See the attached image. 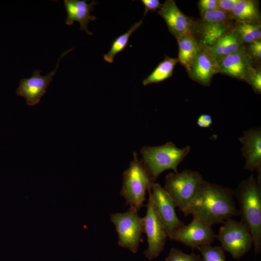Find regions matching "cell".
<instances>
[{
    "label": "cell",
    "instance_id": "1",
    "mask_svg": "<svg viewBox=\"0 0 261 261\" xmlns=\"http://www.w3.org/2000/svg\"><path fill=\"white\" fill-rule=\"evenodd\" d=\"M233 190L204 180L184 215H192L212 227L237 217Z\"/></svg>",
    "mask_w": 261,
    "mask_h": 261
},
{
    "label": "cell",
    "instance_id": "2",
    "mask_svg": "<svg viewBox=\"0 0 261 261\" xmlns=\"http://www.w3.org/2000/svg\"><path fill=\"white\" fill-rule=\"evenodd\" d=\"M239 206L241 221L249 230L254 251L261 250V182L253 174L240 182L233 191Z\"/></svg>",
    "mask_w": 261,
    "mask_h": 261
},
{
    "label": "cell",
    "instance_id": "3",
    "mask_svg": "<svg viewBox=\"0 0 261 261\" xmlns=\"http://www.w3.org/2000/svg\"><path fill=\"white\" fill-rule=\"evenodd\" d=\"M122 176L120 194L130 207L139 210L144 204L146 191L155 181L136 152H133L132 160Z\"/></svg>",
    "mask_w": 261,
    "mask_h": 261
},
{
    "label": "cell",
    "instance_id": "4",
    "mask_svg": "<svg viewBox=\"0 0 261 261\" xmlns=\"http://www.w3.org/2000/svg\"><path fill=\"white\" fill-rule=\"evenodd\" d=\"M190 151V146L177 147L172 142L159 146H145L141 150L142 161L148 169L154 181L160 174L167 170L178 173L179 165Z\"/></svg>",
    "mask_w": 261,
    "mask_h": 261
},
{
    "label": "cell",
    "instance_id": "5",
    "mask_svg": "<svg viewBox=\"0 0 261 261\" xmlns=\"http://www.w3.org/2000/svg\"><path fill=\"white\" fill-rule=\"evenodd\" d=\"M204 180L198 171L185 169L167 174L164 188L185 214Z\"/></svg>",
    "mask_w": 261,
    "mask_h": 261
},
{
    "label": "cell",
    "instance_id": "6",
    "mask_svg": "<svg viewBox=\"0 0 261 261\" xmlns=\"http://www.w3.org/2000/svg\"><path fill=\"white\" fill-rule=\"evenodd\" d=\"M138 210L130 207L124 213H113L110 220L114 225L118 236V245L127 248L133 253L137 252L144 233V218Z\"/></svg>",
    "mask_w": 261,
    "mask_h": 261
},
{
    "label": "cell",
    "instance_id": "7",
    "mask_svg": "<svg viewBox=\"0 0 261 261\" xmlns=\"http://www.w3.org/2000/svg\"><path fill=\"white\" fill-rule=\"evenodd\" d=\"M224 251L238 260L252 248L253 244L251 234L246 226L241 221L227 219L216 235Z\"/></svg>",
    "mask_w": 261,
    "mask_h": 261
},
{
    "label": "cell",
    "instance_id": "8",
    "mask_svg": "<svg viewBox=\"0 0 261 261\" xmlns=\"http://www.w3.org/2000/svg\"><path fill=\"white\" fill-rule=\"evenodd\" d=\"M148 192L167 236L171 239L175 232L184 225L176 214V206L171 197L159 184L154 182Z\"/></svg>",
    "mask_w": 261,
    "mask_h": 261
},
{
    "label": "cell",
    "instance_id": "9",
    "mask_svg": "<svg viewBox=\"0 0 261 261\" xmlns=\"http://www.w3.org/2000/svg\"><path fill=\"white\" fill-rule=\"evenodd\" d=\"M149 194L144 220V232L147 236L148 246L144 252L149 260L156 258L163 251L167 236L164 227L156 214Z\"/></svg>",
    "mask_w": 261,
    "mask_h": 261
},
{
    "label": "cell",
    "instance_id": "10",
    "mask_svg": "<svg viewBox=\"0 0 261 261\" xmlns=\"http://www.w3.org/2000/svg\"><path fill=\"white\" fill-rule=\"evenodd\" d=\"M195 217L188 225H184L173 234L171 240L184 244L192 249L210 245L216 238L211 228Z\"/></svg>",
    "mask_w": 261,
    "mask_h": 261
},
{
    "label": "cell",
    "instance_id": "11",
    "mask_svg": "<svg viewBox=\"0 0 261 261\" xmlns=\"http://www.w3.org/2000/svg\"><path fill=\"white\" fill-rule=\"evenodd\" d=\"M72 50V49H71L62 54L58 60L56 68L54 71L42 76L40 74L41 71L36 70L33 72V74L30 78L21 79L16 90V95L24 97L27 104L29 106H34L38 103L41 97L45 93L46 88L52 81L60 59Z\"/></svg>",
    "mask_w": 261,
    "mask_h": 261
},
{
    "label": "cell",
    "instance_id": "12",
    "mask_svg": "<svg viewBox=\"0 0 261 261\" xmlns=\"http://www.w3.org/2000/svg\"><path fill=\"white\" fill-rule=\"evenodd\" d=\"M242 144V154L245 159L244 169L256 171L258 181L261 182V128H250L239 138Z\"/></svg>",
    "mask_w": 261,
    "mask_h": 261
},
{
    "label": "cell",
    "instance_id": "13",
    "mask_svg": "<svg viewBox=\"0 0 261 261\" xmlns=\"http://www.w3.org/2000/svg\"><path fill=\"white\" fill-rule=\"evenodd\" d=\"M200 45L188 73L193 80L203 86H208L213 76L219 72L218 61L207 47Z\"/></svg>",
    "mask_w": 261,
    "mask_h": 261
},
{
    "label": "cell",
    "instance_id": "14",
    "mask_svg": "<svg viewBox=\"0 0 261 261\" xmlns=\"http://www.w3.org/2000/svg\"><path fill=\"white\" fill-rule=\"evenodd\" d=\"M158 14L164 20L169 31L176 39L186 33L194 32L193 21L180 10L174 0H165Z\"/></svg>",
    "mask_w": 261,
    "mask_h": 261
},
{
    "label": "cell",
    "instance_id": "15",
    "mask_svg": "<svg viewBox=\"0 0 261 261\" xmlns=\"http://www.w3.org/2000/svg\"><path fill=\"white\" fill-rule=\"evenodd\" d=\"M219 72L245 81L254 68L252 58L244 47L218 62Z\"/></svg>",
    "mask_w": 261,
    "mask_h": 261
},
{
    "label": "cell",
    "instance_id": "16",
    "mask_svg": "<svg viewBox=\"0 0 261 261\" xmlns=\"http://www.w3.org/2000/svg\"><path fill=\"white\" fill-rule=\"evenodd\" d=\"M87 0H65L64 6L67 12V17L65 23L72 25L74 22L77 21L80 24V29L85 30L87 34L92 35L89 31L87 25L90 21H94L96 18L94 15L90 14L93 10V6L97 3L92 1L87 3Z\"/></svg>",
    "mask_w": 261,
    "mask_h": 261
},
{
    "label": "cell",
    "instance_id": "17",
    "mask_svg": "<svg viewBox=\"0 0 261 261\" xmlns=\"http://www.w3.org/2000/svg\"><path fill=\"white\" fill-rule=\"evenodd\" d=\"M243 44L240 37L233 27L213 45L207 47L211 54L219 62L225 57L241 48L243 47Z\"/></svg>",
    "mask_w": 261,
    "mask_h": 261
},
{
    "label": "cell",
    "instance_id": "18",
    "mask_svg": "<svg viewBox=\"0 0 261 261\" xmlns=\"http://www.w3.org/2000/svg\"><path fill=\"white\" fill-rule=\"evenodd\" d=\"M177 40L179 47L177 58L188 72L199 49L200 44L196 39L194 32L186 33Z\"/></svg>",
    "mask_w": 261,
    "mask_h": 261
},
{
    "label": "cell",
    "instance_id": "19",
    "mask_svg": "<svg viewBox=\"0 0 261 261\" xmlns=\"http://www.w3.org/2000/svg\"><path fill=\"white\" fill-rule=\"evenodd\" d=\"M229 14L240 23H259L261 19L258 2L253 0H239Z\"/></svg>",
    "mask_w": 261,
    "mask_h": 261
},
{
    "label": "cell",
    "instance_id": "20",
    "mask_svg": "<svg viewBox=\"0 0 261 261\" xmlns=\"http://www.w3.org/2000/svg\"><path fill=\"white\" fill-rule=\"evenodd\" d=\"M230 23L203 24L200 26L199 31L202 35V43L200 44L209 47L213 45L221 37L233 27Z\"/></svg>",
    "mask_w": 261,
    "mask_h": 261
},
{
    "label": "cell",
    "instance_id": "21",
    "mask_svg": "<svg viewBox=\"0 0 261 261\" xmlns=\"http://www.w3.org/2000/svg\"><path fill=\"white\" fill-rule=\"evenodd\" d=\"M179 62L177 58H173L167 56L160 62L153 71L143 80V85L146 86L149 84H157L171 77L175 65Z\"/></svg>",
    "mask_w": 261,
    "mask_h": 261
},
{
    "label": "cell",
    "instance_id": "22",
    "mask_svg": "<svg viewBox=\"0 0 261 261\" xmlns=\"http://www.w3.org/2000/svg\"><path fill=\"white\" fill-rule=\"evenodd\" d=\"M142 24L143 20H140L133 25L127 32L118 36L114 40L110 50L103 56L104 60L108 63H112L115 56L125 48L130 36L141 27Z\"/></svg>",
    "mask_w": 261,
    "mask_h": 261
},
{
    "label": "cell",
    "instance_id": "23",
    "mask_svg": "<svg viewBox=\"0 0 261 261\" xmlns=\"http://www.w3.org/2000/svg\"><path fill=\"white\" fill-rule=\"evenodd\" d=\"M234 28L243 43L249 44L254 41L261 40V26L259 23L236 22Z\"/></svg>",
    "mask_w": 261,
    "mask_h": 261
},
{
    "label": "cell",
    "instance_id": "24",
    "mask_svg": "<svg viewBox=\"0 0 261 261\" xmlns=\"http://www.w3.org/2000/svg\"><path fill=\"white\" fill-rule=\"evenodd\" d=\"M196 249L201 254V261H226L224 250L221 246L205 245Z\"/></svg>",
    "mask_w": 261,
    "mask_h": 261
},
{
    "label": "cell",
    "instance_id": "25",
    "mask_svg": "<svg viewBox=\"0 0 261 261\" xmlns=\"http://www.w3.org/2000/svg\"><path fill=\"white\" fill-rule=\"evenodd\" d=\"M201 15L203 24L228 23L232 19L229 14L220 9L206 12Z\"/></svg>",
    "mask_w": 261,
    "mask_h": 261
},
{
    "label": "cell",
    "instance_id": "26",
    "mask_svg": "<svg viewBox=\"0 0 261 261\" xmlns=\"http://www.w3.org/2000/svg\"><path fill=\"white\" fill-rule=\"evenodd\" d=\"M165 261H201V257L192 252L188 254L176 248H171Z\"/></svg>",
    "mask_w": 261,
    "mask_h": 261
},
{
    "label": "cell",
    "instance_id": "27",
    "mask_svg": "<svg viewBox=\"0 0 261 261\" xmlns=\"http://www.w3.org/2000/svg\"><path fill=\"white\" fill-rule=\"evenodd\" d=\"M245 81L247 82L255 92L261 93V71L259 67L253 68L246 78Z\"/></svg>",
    "mask_w": 261,
    "mask_h": 261
},
{
    "label": "cell",
    "instance_id": "28",
    "mask_svg": "<svg viewBox=\"0 0 261 261\" xmlns=\"http://www.w3.org/2000/svg\"><path fill=\"white\" fill-rule=\"evenodd\" d=\"M248 54L256 60H259L261 58V40L254 41L249 44Z\"/></svg>",
    "mask_w": 261,
    "mask_h": 261
},
{
    "label": "cell",
    "instance_id": "29",
    "mask_svg": "<svg viewBox=\"0 0 261 261\" xmlns=\"http://www.w3.org/2000/svg\"><path fill=\"white\" fill-rule=\"evenodd\" d=\"M198 4L201 14L206 12L219 9L217 0H200Z\"/></svg>",
    "mask_w": 261,
    "mask_h": 261
},
{
    "label": "cell",
    "instance_id": "30",
    "mask_svg": "<svg viewBox=\"0 0 261 261\" xmlns=\"http://www.w3.org/2000/svg\"><path fill=\"white\" fill-rule=\"evenodd\" d=\"M239 0H217L218 9L230 14L234 9Z\"/></svg>",
    "mask_w": 261,
    "mask_h": 261
},
{
    "label": "cell",
    "instance_id": "31",
    "mask_svg": "<svg viewBox=\"0 0 261 261\" xmlns=\"http://www.w3.org/2000/svg\"><path fill=\"white\" fill-rule=\"evenodd\" d=\"M145 6L144 15L149 11H156L161 6L159 0H141Z\"/></svg>",
    "mask_w": 261,
    "mask_h": 261
},
{
    "label": "cell",
    "instance_id": "32",
    "mask_svg": "<svg viewBox=\"0 0 261 261\" xmlns=\"http://www.w3.org/2000/svg\"><path fill=\"white\" fill-rule=\"evenodd\" d=\"M212 123L213 119L209 114H202L197 120V124L201 128H209Z\"/></svg>",
    "mask_w": 261,
    "mask_h": 261
}]
</instances>
